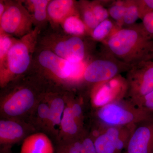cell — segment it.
<instances>
[{"label":"cell","instance_id":"31","mask_svg":"<svg viewBox=\"0 0 153 153\" xmlns=\"http://www.w3.org/2000/svg\"><path fill=\"white\" fill-rule=\"evenodd\" d=\"M1 153H13L11 152L10 148L9 147V146H4L1 149Z\"/></svg>","mask_w":153,"mask_h":153},{"label":"cell","instance_id":"23","mask_svg":"<svg viewBox=\"0 0 153 153\" xmlns=\"http://www.w3.org/2000/svg\"><path fill=\"white\" fill-rule=\"evenodd\" d=\"M126 10L124 16L123 25H134L140 19L139 13L136 0H125Z\"/></svg>","mask_w":153,"mask_h":153},{"label":"cell","instance_id":"28","mask_svg":"<svg viewBox=\"0 0 153 153\" xmlns=\"http://www.w3.org/2000/svg\"><path fill=\"white\" fill-rule=\"evenodd\" d=\"M140 19H142L147 14L153 13V0H136Z\"/></svg>","mask_w":153,"mask_h":153},{"label":"cell","instance_id":"25","mask_svg":"<svg viewBox=\"0 0 153 153\" xmlns=\"http://www.w3.org/2000/svg\"><path fill=\"white\" fill-rule=\"evenodd\" d=\"M16 39L8 34L1 32L0 35V68L4 66L10 48Z\"/></svg>","mask_w":153,"mask_h":153},{"label":"cell","instance_id":"11","mask_svg":"<svg viewBox=\"0 0 153 153\" xmlns=\"http://www.w3.org/2000/svg\"><path fill=\"white\" fill-rule=\"evenodd\" d=\"M126 149V153H153V117L135 126Z\"/></svg>","mask_w":153,"mask_h":153},{"label":"cell","instance_id":"3","mask_svg":"<svg viewBox=\"0 0 153 153\" xmlns=\"http://www.w3.org/2000/svg\"><path fill=\"white\" fill-rule=\"evenodd\" d=\"M96 117L100 124L106 128L135 126L153 118V113L123 98L98 108Z\"/></svg>","mask_w":153,"mask_h":153},{"label":"cell","instance_id":"6","mask_svg":"<svg viewBox=\"0 0 153 153\" xmlns=\"http://www.w3.org/2000/svg\"><path fill=\"white\" fill-rule=\"evenodd\" d=\"M34 20L21 2H11L0 18V32L21 38L33 31Z\"/></svg>","mask_w":153,"mask_h":153},{"label":"cell","instance_id":"12","mask_svg":"<svg viewBox=\"0 0 153 153\" xmlns=\"http://www.w3.org/2000/svg\"><path fill=\"white\" fill-rule=\"evenodd\" d=\"M51 51L59 57L74 64L82 63L85 56L84 42L80 37L72 36L58 41Z\"/></svg>","mask_w":153,"mask_h":153},{"label":"cell","instance_id":"24","mask_svg":"<svg viewBox=\"0 0 153 153\" xmlns=\"http://www.w3.org/2000/svg\"><path fill=\"white\" fill-rule=\"evenodd\" d=\"M125 10V1H114L108 9L109 16L122 27L123 25V19Z\"/></svg>","mask_w":153,"mask_h":153},{"label":"cell","instance_id":"26","mask_svg":"<svg viewBox=\"0 0 153 153\" xmlns=\"http://www.w3.org/2000/svg\"><path fill=\"white\" fill-rule=\"evenodd\" d=\"M102 3V1H98L90 2L91 7L100 23L108 19L109 16L108 9L105 7Z\"/></svg>","mask_w":153,"mask_h":153},{"label":"cell","instance_id":"16","mask_svg":"<svg viewBox=\"0 0 153 153\" xmlns=\"http://www.w3.org/2000/svg\"><path fill=\"white\" fill-rule=\"evenodd\" d=\"M49 117L47 126L53 131L60 130L61 120L66 105L63 98L55 97L49 100Z\"/></svg>","mask_w":153,"mask_h":153},{"label":"cell","instance_id":"21","mask_svg":"<svg viewBox=\"0 0 153 153\" xmlns=\"http://www.w3.org/2000/svg\"><path fill=\"white\" fill-rule=\"evenodd\" d=\"M50 1L49 0H31L27 1L28 10L32 15L33 20L43 22L47 16V7Z\"/></svg>","mask_w":153,"mask_h":153},{"label":"cell","instance_id":"10","mask_svg":"<svg viewBox=\"0 0 153 153\" xmlns=\"http://www.w3.org/2000/svg\"><path fill=\"white\" fill-rule=\"evenodd\" d=\"M126 91V80L119 75L109 80L96 84L92 101L94 105L99 108L123 98Z\"/></svg>","mask_w":153,"mask_h":153},{"label":"cell","instance_id":"14","mask_svg":"<svg viewBox=\"0 0 153 153\" xmlns=\"http://www.w3.org/2000/svg\"><path fill=\"white\" fill-rule=\"evenodd\" d=\"M21 153H54L51 140L42 133L33 134L24 140Z\"/></svg>","mask_w":153,"mask_h":153},{"label":"cell","instance_id":"27","mask_svg":"<svg viewBox=\"0 0 153 153\" xmlns=\"http://www.w3.org/2000/svg\"><path fill=\"white\" fill-rule=\"evenodd\" d=\"M37 108V114L39 120L47 126L49 117V101L40 102Z\"/></svg>","mask_w":153,"mask_h":153},{"label":"cell","instance_id":"19","mask_svg":"<svg viewBox=\"0 0 153 153\" xmlns=\"http://www.w3.org/2000/svg\"><path fill=\"white\" fill-rule=\"evenodd\" d=\"M61 25L64 31L72 36L80 37L86 33H90L79 16H70L65 19Z\"/></svg>","mask_w":153,"mask_h":153},{"label":"cell","instance_id":"5","mask_svg":"<svg viewBox=\"0 0 153 153\" xmlns=\"http://www.w3.org/2000/svg\"><path fill=\"white\" fill-rule=\"evenodd\" d=\"M39 98L36 89L31 85L16 86L3 97L1 101V112L7 117L22 116L35 108Z\"/></svg>","mask_w":153,"mask_h":153},{"label":"cell","instance_id":"17","mask_svg":"<svg viewBox=\"0 0 153 153\" xmlns=\"http://www.w3.org/2000/svg\"><path fill=\"white\" fill-rule=\"evenodd\" d=\"M81 123L74 115L71 104L66 105L60 123V131L67 137L76 136L80 132Z\"/></svg>","mask_w":153,"mask_h":153},{"label":"cell","instance_id":"20","mask_svg":"<svg viewBox=\"0 0 153 153\" xmlns=\"http://www.w3.org/2000/svg\"><path fill=\"white\" fill-rule=\"evenodd\" d=\"M61 153H97L94 140L90 137L76 140L60 149Z\"/></svg>","mask_w":153,"mask_h":153},{"label":"cell","instance_id":"2","mask_svg":"<svg viewBox=\"0 0 153 153\" xmlns=\"http://www.w3.org/2000/svg\"><path fill=\"white\" fill-rule=\"evenodd\" d=\"M39 32V29L36 27L27 35L16 39L10 48L4 64L0 68L1 87H5L16 76L27 70Z\"/></svg>","mask_w":153,"mask_h":153},{"label":"cell","instance_id":"13","mask_svg":"<svg viewBox=\"0 0 153 153\" xmlns=\"http://www.w3.org/2000/svg\"><path fill=\"white\" fill-rule=\"evenodd\" d=\"M77 6L75 1L72 0L50 1L47 7V15L52 22L61 24L70 16H80Z\"/></svg>","mask_w":153,"mask_h":153},{"label":"cell","instance_id":"18","mask_svg":"<svg viewBox=\"0 0 153 153\" xmlns=\"http://www.w3.org/2000/svg\"><path fill=\"white\" fill-rule=\"evenodd\" d=\"M122 28L109 19L100 22L91 33L94 40L104 44L111 36Z\"/></svg>","mask_w":153,"mask_h":153},{"label":"cell","instance_id":"8","mask_svg":"<svg viewBox=\"0 0 153 153\" xmlns=\"http://www.w3.org/2000/svg\"><path fill=\"white\" fill-rule=\"evenodd\" d=\"M38 62L47 72L56 79L64 82L72 81L79 78L81 63L74 64L59 57L50 49L42 50L38 55Z\"/></svg>","mask_w":153,"mask_h":153},{"label":"cell","instance_id":"29","mask_svg":"<svg viewBox=\"0 0 153 153\" xmlns=\"http://www.w3.org/2000/svg\"><path fill=\"white\" fill-rule=\"evenodd\" d=\"M142 21V24L145 30L153 38V13L145 16Z\"/></svg>","mask_w":153,"mask_h":153},{"label":"cell","instance_id":"30","mask_svg":"<svg viewBox=\"0 0 153 153\" xmlns=\"http://www.w3.org/2000/svg\"><path fill=\"white\" fill-rule=\"evenodd\" d=\"M140 107L153 113V91L144 98Z\"/></svg>","mask_w":153,"mask_h":153},{"label":"cell","instance_id":"32","mask_svg":"<svg viewBox=\"0 0 153 153\" xmlns=\"http://www.w3.org/2000/svg\"></svg>","mask_w":153,"mask_h":153},{"label":"cell","instance_id":"1","mask_svg":"<svg viewBox=\"0 0 153 153\" xmlns=\"http://www.w3.org/2000/svg\"><path fill=\"white\" fill-rule=\"evenodd\" d=\"M104 44L108 52L129 66L153 61V38L142 23L121 28Z\"/></svg>","mask_w":153,"mask_h":153},{"label":"cell","instance_id":"9","mask_svg":"<svg viewBox=\"0 0 153 153\" xmlns=\"http://www.w3.org/2000/svg\"><path fill=\"white\" fill-rule=\"evenodd\" d=\"M133 126L105 128L94 140L97 153H122L126 149Z\"/></svg>","mask_w":153,"mask_h":153},{"label":"cell","instance_id":"22","mask_svg":"<svg viewBox=\"0 0 153 153\" xmlns=\"http://www.w3.org/2000/svg\"><path fill=\"white\" fill-rule=\"evenodd\" d=\"M80 9L82 20L85 24L90 34L100 24L99 22L96 18L92 9L91 7L90 2L88 1H82L80 2L78 5Z\"/></svg>","mask_w":153,"mask_h":153},{"label":"cell","instance_id":"15","mask_svg":"<svg viewBox=\"0 0 153 153\" xmlns=\"http://www.w3.org/2000/svg\"><path fill=\"white\" fill-rule=\"evenodd\" d=\"M25 129L16 120H2L0 121V143L10 146L21 140L25 135Z\"/></svg>","mask_w":153,"mask_h":153},{"label":"cell","instance_id":"7","mask_svg":"<svg viewBox=\"0 0 153 153\" xmlns=\"http://www.w3.org/2000/svg\"><path fill=\"white\" fill-rule=\"evenodd\" d=\"M108 52V55L94 60L88 64L83 72V80L96 85L112 79L120 75L121 72L127 71L131 67Z\"/></svg>","mask_w":153,"mask_h":153},{"label":"cell","instance_id":"4","mask_svg":"<svg viewBox=\"0 0 153 153\" xmlns=\"http://www.w3.org/2000/svg\"><path fill=\"white\" fill-rule=\"evenodd\" d=\"M127 72L125 98L140 107L144 98L153 91V61L137 63Z\"/></svg>","mask_w":153,"mask_h":153}]
</instances>
